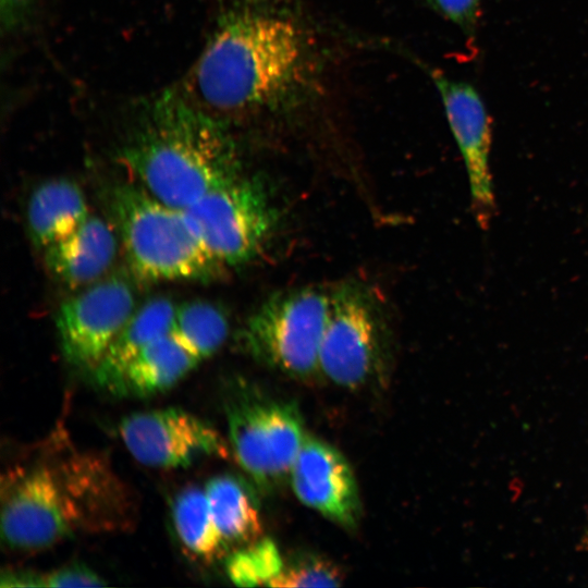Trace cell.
<instances>
[{
  "instance_id": "obj_1",
  "label": "cell",
  "mask_w": 588,
  "mask_h": 588,
  "mask_svg": "<svg viewBox=\"0 0 588 588\" xmlns=\"http://www.w3.org/2000/svg\"><path fill=\"white\" fill-rule=\"evenodd\" d=\"M290 0H236L219 19L194 71L210 111L275 112L297 105L314 83V42Z\"/></svg>"
},
{
  "instance_id": "obj_2",
  "label": "cell",
  "mask_w": 588,
  "mask_h": 588,
  "mask_svg": "<svg viewBox=\"0 0 588 588\" xmlns=\"http://www.w3.org/2000/svg\"><path fill=\"white\" fill-rule=\"evenodd\" d=\"M131 498L106 460L71 449L11 466L1 481V536L37 551L81 531L130 523Z\"/></svg>"
},
{
  "instance_id": "obj_3",
  "label": "cell",
  "mask_w": 588,
  "mask_h": 588,
  "mask_svg": "<svg viewBox=\"0 0 588 588\" xmlns=\"http://www.w3.org/2000/svg\"><path fill=\"white\" fill-rule=\"evenodd\" d=\"M120 160L138 185L181 210L241 173L223 122L174 91L140 105Z\"/></svg>"
},
{
  "instance_id": "obj_4",
  "label": "cell",
  "mask_w": 588,
  "mask_h": 588,
  "mask_svg": "<svg viewBox=\"0 0 588 588\" xmlns=\"http://www.w3.org/2000/svg\"><path fill=\"white\" fill-rule=\"evenodd\" d=\"M110 206L127 265L137 280L209 282L225 273L183 210L166 205L140 185L114 187Z\"/></svg>"
},
{
  "instance_id": "obj_5",
  "label": "cell",
  "mask_w": 588,
  "mask_h": 588,
  "mask_svg": "<svg viewBox=\"0 0 588 588\" xmlns=\"http://www.w3.org/2000/svg\"><path fill=\"white\" fill-rule=\"evenodd\" d=\"M330 311V293L306 286L279 292L248 317L245 350L262 364L294 378L319 370V352Z\"/></svg>"
},
{
  "instance_id": "obj_6",
  "label": "cell",
  "mask_w": 588,
  "mask_h": 588,
  "mask_svg": "<svg viewBox=\"0 0 588 588\" xmlns=\"http://www.w3.org/2000/svg\"><path fill=\"white\" fill-rule=\"evenodd\" d=\"M183 212L200 242L225 269L253 260L278 222L262 184L241 173Z\"/></svg>"
},
{
  "instance_id": "obj_7",
  "label": "cell",
  "mask_w": 588,
  "mask_h": 588,
  "mask_svg": "<svg viewBox=\"0 0 588 588\" xmlns=\"http://www.w3.org/2000/svg\"><path fill=\"white\" fill-rule=\"evenodd\" d=\"M230 443L235 457L260 489H272L290 476L306 439L294 403L248 393L226 409Z\"/></svg>"
},
{
  "instance_id": "obj_8",
  "label": "cell",
  "mask_w": 588,
  "mask_h": 588,
  "mask_svg": "<svg viewBox=\"0 0 588 588\" xmlns=\"http://www.w3.org/2000/svg\"><path fill=\"white\" fill-rule=\"evenodd\" d=\"M384 324L372 295L357 283L330 292V311L319 371L336 385L355 389L368 382L383 362Z\"/></svg>"
},
{
  "instance_id": "obj_9",
  "label": "cell",
  "mask_w": 588,
  "mask_h": 588,
  "mask_svg": "<svg viewBox=\"0 0 588 588\" xmlns=\"http://www.w3.org/2000/svg\"><path fill=\"white\" fill-rule=\"evenodd\" d=\"M135 309L133 287L122 275L85 286L63 302L56 316L64 357L93 371Z\"/></svg>"
},
{
  "instance_id": "obj_10",
  "label": "cell",
  "mask_w": 588,
  "mask_h": 588,
  "mask_svg": "<svg viewBox=\"0 0 588 588\" xmlns=\"http://www.w3.org/2000/svg\"><path fill=\"white\" fill-rule=\"evenodd\" d=\"M445 115L463 157L470 191V211L479 229L487 231L497 200L490 168L492 122L478 90L469 83L430 69Z\"/></svg>"
},
{
  "instance_id": "obj_11",
  "label": "cell",
  "mask_w": 588,
  "mask_h": 588,
  "mask_svg": "<svg viewBox=\"0 0 588 588\" xmlns=\"http://www.w3.org/2000/svg\"><path fill=\"white\" fill-rule=\"evenodd\" d=\"M119 432L133 457L154 468H183L201 457L228 455L215 428L180 408L131 414L120 422Z\"/></svg>"
},
{
  "instance_id": "obj_12",
  "label": "cell",
  "mask_w": 588,
  "mask_h": 588,
  "mask_svg": "<svg viewBox=\"0 0 588 588\" xmlns=\"http://www.w3.org/2000/svg\"><path fill=\"white\" fill-rule=\"evenodd\" d=\"M289 477L294 493L305 505L340 525L356 524L360 510L356 480L336 449L306 437Z\"/></svg>"
},
{
  "instance_id": "obj_13",
  "label": "cell",
  "mask_w": 588,
  "mask_h": 588,
  "mask_svg": "<svg viewBox=\"0 0 588 588\" xmlns=\"http://www.w3.org/2000/svg\"><path fill=\"white\" fill-rule=\"evenodd\" d=\"M117 252L118 238L112 226L90 215L72 234L46 248L44 260L53 279L70 289H78L100 280Z\"/></svg>"
},
{
  "instance_id": "obj_14",
  "label": "cell",
  "mask_w": 588,
  "mask_h": 588,
  "mask_svg": "<svg viewBox=\"0 0 588 588\" xmlns=\"http://www.w3.org/2000/svg\"><path fill=\"white\" fill-rule=\"evenodd\" d=\"M176 305L154 297L136 308L93 370L98 385L114 392L135 356L158 338L172 331Z\"/></svg>"
},
{
  "instance_id": "obj_15",
  "label": "cell",
  "mask_w": 588,
  "mask_h": 588,
  "mask_svg": "<svg viewBox=\"0 0 588 588\" xmlns=\"http://www.w3.org/2000/svg\"><path fill=\"white\" fill-rule=\"evenodd\" d=\"M26 216L33 244L45 250L77 230L90 213L85 195L75 182L52 179L34 189Z\"/></svg>"
},
{
  "instance_id": "obj_16",
  "label": "cell",
  "mask_w": 588,
  "mask_h": 588,
  "mask_svg": "<svg viewBox=\"0 0 588 588\" xmlns=\"http://www.w3.org/2000/svg\"><path fill=\"white\" fill-rule=\"evenodd\" d=\"M201 359L172 331L158 338L130 363L115 393L149 396L167 391Z\"/></svg>"
},
{
  "instance_id": "obj_17",
  "label": "cell",
  "mask_w": 588,
  "mask_h": 588,
  "mask_svg": "<svg viewBox=\"0 0 588 588\" xmlns=\"http://www.w3.org/2000/svg\"><path fill=\"white\" fill-rule=\"evenodd\" d=\"M215 523L228 547L261 539L262 524L253 492L238 478L219 475L204 487Z\"/></svg>"
},
{
  "instance_id": "obj_18",
  "label": "cell",
  "mask_w": 588,
  "mask_h": 588,
  "mask_svg": "<svg viewBox=\"0 0 588 588\" xmlns=\"http://www.w3.org/2000/svg\"><path fill=\"white\" fill-rule=\"evenodd\" d=\"M175 532L195 559L212 562L228 550L211 513L205 488L188 486L182 489L172 504Z\"/></svg>"
},
{
  "instance_id": "obj_19",
  "label": "cell",
  "mask_w": 588,
  "mask_h": 588,
  "mask_svg": "<svg viewBox=\"0 0 588 588\" xmlns=\"http://www.w3.org/2000/svg\"><path fill=\"white\" fill-rule=\"evenodd\" d=\"M172 332L203 360L223 345L229 321L217 305L191 301L176 306Z\"/></svg>"
},
{
  "instance_id": "obj_20",
  "label": "cell",
  "mask_w": 588,
  "mask_h": 588,
  "mask_svg": "<svg viewBox=\"0 0 588 588\" xmlns=\"http://www.w3.org/2000/svg\"><path fill=\"white\" fill-rule=\"evenodd\" d=\"M283 565L277 546L269 539H259L229 558L226 574L236 586H269Z\"/></svg>"
},
{
  "instance_id": "obj_21",
  "label": "cell",
  "mask_w": 588,
  "mask_h": 588,
  "mask_svg": "<svg viewBox=\"0 0 588 588\" xmlns=\"http://www.w3.org/2000/svg\"><path fill=\"white\" fill-rule=\"evenodd\" d=\"M2 587H99L106 581L84 565H69L59 569L36 574L30 572H7L1 576Z\"/></svg>"
},
{
  "instance_id": "obj_22",
  "label": "cell",
  "mask_w": 588,
  "mask_h": 588,
  "mask_svg": "<svg viewBox=\"0 0 588 588\" xmlns=\"http://www.w3.org/2000/svg\"><path fill=\"white\" fill-rule=\"evenodd\" d=\"M342 581L339 568L317 556H304L284 564L269 587H333Z\"/></svg>"
},
{
  "instance_id": "obj_23",
  "label": "cell",
  "mask_w": 588,
  "mask_h": 588,
  "mask_svg": "<svg viewBox=\"0 0 588 588\" xmlns=\"http://www.w3.org/2000/svg\"><path fill=\"white\" fill-rule=\"evenodd\" d=\"M427 3L456 25L468 39H475L482 14V0H427Z\"/></svg>"
},
{
  "instance_id": "obj_24",
  "label": "cell",
  "mask_w": 588,
  "mask_h": 588,
  "mask_svg": "<svg viewBox=\"0 0 588 588\" xmlns=\"http://www.w3.org/2000/svg\"><path fill=\"white\" fill-rule=\"evenodd\" d=\"M578 550L588 552V517H587V523L585 526L584 534L581 535L580 540L578 542Z\"/></svg>"
}]
</instances>
